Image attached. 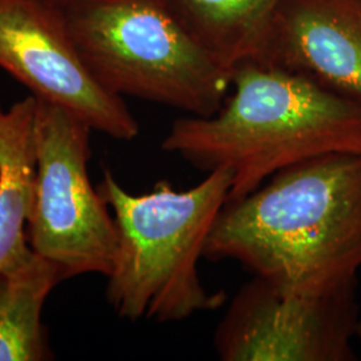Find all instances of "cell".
Returning <instances> with one entry per match:
<instances>
[{
	"label": "cell",
	"instance_id": "1",
	"mask_svg": "<svg viewBox=\"0 0 361 361\" xmlns=\"http://www.w3.org/2000/svg\"><path fill=\"white\" fill-rule=\"evenodd\" d=\"M205 258L310 293L356 285L361 269V152L319 155L228 202Z\"/></svg>",
	"mask_w": 361,
	"mask_h": 361
},
{
	"label": "cell",
	"instance_id": "2",
	"mask_svg": "<svg viewBox=\"0 0 361 361\" xmlns=\"http://www.w3.org/2000/svg\"><path fill=\"white\" fill-rule=\"evenodd\" d=\"M219 111L173 122L162 150L205 173L229 170V201L319 155L361 152V102L312 78L249 61L237 66Z\"/></svg>",
	"mask_w": 361,
	"mask_h": 361
},
{
	"label": "cell",
	"instance_id": "3",
	"mask_svg": "<svg viewBox=\"0 0 361 361\" xmlns=\"http://www.w3.org/2000/svg\"><path fill=\"white\" fill-rule=\"evenodd\" d=\"M231 188V171L219 169L188 190L158 180L133 194L104 169L97 189L118 234L106 300L121 319L177 323L224 305L225 295L202 284L198 265Z\"/></svg>",
	"mask_w": 361,
	"mask_h": 361
},
{
	"label": "cell",
	"instance_id": "4",
	"mask_svg": "<svg viewBox=\"0 0 361 361\" xmlns=\"http://www.w3.org/2000/svg\"><path fill=\"white\" fill-rule=\"evenodd\" d=\"M62 10L85 65L118 97L210 116L229 94L232 74L168 0H68Z\"/></svg>",
	"mask_w": 361,
	"mask_h": 361
},
{
	"label": "cell",
	"instance_id": "5",
	"mask_svg": "<svg viewBox=\"0 0 361 361\" xmlns=\"http://www.w3.org/2000/svg\"><path fill=\"white\" fill-rule=\"evenodd\" d=\"M37 98V97H35ZM91 129L58 104L37 98V177L28 241L63 281L113 269L116 221L89 177Z\"/></svg>",
	"mask_w": 361,
	"mask_h": 361
},
{
	"label": "cell",
	"instance_id": "6",
	"mask_svg": "<svg viewBox=\"0 0 361 361\" xmlns=\"http://www.w3.org/2000/svg\"><path fill=\"white\" fill-rule=\"evenodd\" d=\"M356 285L310 293L255 276L233 297L214 332L224 361L355 360Z\"/></svg>",
	"mask_w": 361,
	"mask_h": 361
},
{
	"label": "cell",
	"instance_id": "7",
	"mask_svg": "<svg viewBox=\"0 0 361 361\" xmlns=\"http://www.w3.org/2000/svg\"><path fill=\"white\" fill-rule=\"evenodd\" d=\"M0 67L34 97L65 107L118 141L140 135L122 97L106 90L78 51L61 6L49 0H0Z\"/></svg>",
	"mask_w": 361,
	"mask_h": 361
},
{
	"label": "cell",
	"instance_id": "8",
	"mask_svg": "<svg viewBox=\"0 0 361 361\" xmlns=\"http://www.w3.org/2000/svg\"><path fill=\"white\" fill-rule=\"evenodd\" d=\"M256 62L361 102V0H281Z\"/></svg>",
	"mask_w": 361,
	"mask_h": 361
},
{
	"label": "cell",
	"instance_id": "9",
	"mask_svg": "<svg viewBox=\"0 0 361 361\" xmlns=\"http://www.w3.org/2000/svg\"><path fill=\"white\" fill-rule=\"evenodd\" d=\"M35 113L32 94L8 109L0 104V273L32 255L28 221L37 177Z\"/></svg>",
	"mask_w": 361,
	"mask_h": 361
},
{
	"label": "cell",
	"instance_id": "10",
	"mask_svg": "<svg viewBox=\"0 0 361 361\" xmlns=\"http://www.w3.org/2000/svg\"><path fill=\"white\" fill-rule=\"evenodd\" d=\"M183 26L224 70L257 61L281 0H168Z\"/></svg>",
	"mask_w": 361,
	"mask_h": 361
},
{
	"label": "cell",
	"instance_id": "11",
	"mask_svg": "<svg viewBox=\"0 0 361 361\" xmlns=\"http://www.w3.org/2000/svg\"><path fill=\"white\" fill-rule=\"evenodd\" d=\"M62 281L58 268L35 252L22 265L0 273V361L51 360L42 312Z\"/></svg>",
	"mask_w": 361,
	"mask_h": 361
},
{
	"label": "cell",
	"instance_id": "12",
	"mask_svg": "<svg viewBox=\"0 0 361 361\" xmlns=\"http://www.w3.org/2000/svg\"><path fill=\"white\" fill-rule=\"evenodd\" d=\"M49 1H51L54 4H56V6H61V7H63L66 3L68 1V0H49Z\"/></svg>",
	"mask_w": 361,
	"mask_h": 361
},
{
	"label": "cell",
	"instance_id": "13",
	"mask_svg": "<svg viewBox=\"0 0 361 361\" xmlns=\"http://www.w3.org/2000/svg\"><path fill=\"white\" fill-rule=\"evenodd\" d=\"M356 336H359L361 340V313L359 314V322H357V331H356Z\"/></svg>",
	"mask_w": 361,
	"mask_h": 361
}]
</instances>
